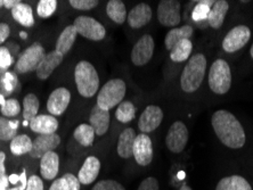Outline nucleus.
<instances>
[{
  "label": "nucleus",
  "mask_w": 253,
  "mask_h": 190,
  "mask_svg": "<svg viewBox=\"0 0 253 190\" xmlns=\"http://www.w3.org/2000/svg\"><path fill=\"white\" fill-rule=\"evenodd\" d=\"M74 80L79 94L84 98H91L99 88V76L94 65L87 61H81L74 70Z\"/></svg>",
  "instance_id": "nucleus-3"
},
{
  "label": "nucleus",
  "mask_w": 253,
  "mask_h": 190,
  "mask_svg": "<svg viewBox=\"0 0 253 190\" xmlns=\"http://www.w3.org/2000/svg\"><path fill=\"white\" fill-rule=\"evenodd\" d=\"M179 190H193V189H192L191 187H189V186H188L187 184H184L183 186H181Z\"/></svg>",
  "instance_id": "nucleus-53"
},
{
  "label": "nucleus",
  "mask_w": 253,
  "mask_h": 190,
  "mask_svg": "<svg viewBox=\"0 0 253 190\" xmlns=\"http://www.w3.org/2000/svg\"><path fill=\"white\" fill-rule=\"evenodd\" d=\"M64 56L57 53L56 50L48 53L40 63L36 73L40 80H47L51 76V73L58 68V65L63 62Z\"/></svg>",
  "instance_id": "nucleus-19"
},
{
  "label": "nucleus",
  "mask_w": 253,
  "mask_h": 190,
  "mask_svg": "<svg viewBox=\"0 0 253 190\" xmlns=\"http://www.w3.org/2000/svg\"><path fill=\"white\" fill-rule=\"evenodd\" d=\"M49 190H69L68 185L63 178L55 179L53 184H51Z\"/></svg>",
  "instance_id": "nucleus-46"
},
{
  "label": "nucleus",
  "mask_w": 253,
  "mask_h": 190,
  "mask_svg": "<svg viewBox=\"0 0 253 190\" xmlns=\"http://www.w3.org/2000/svg\"><path fill=\"white\" fill-rule=\"evenodd\" d=\"M9 178L7 176L0 177V190H8L9 186Z\"/></svg>",
  "instance_id": "nucleus-50"
},
{
  "label": "nucleus",
  "mask_w": 253,
  "mask_h": 190,
  "mask_svg": "<svg viewBox=\"0 0 253 190\" xmlns=\"http://www.w3.org/2000/svg\"><path fill=\"white\" fill-rule=\"evenodd\" d=\"M61 144V137L57 133L53 135H39L33 140V146L29 155L31 158H40L44 156L47 152H54V150L59 146Z\"/></svg>",
  "instance_id": "nucleus-14"
},
{
  "label": "nucleus",
  "mask_w": 253,
  "mask_h": 190,
  "mask_svg": "<svg viewBox=\"0 0 253 190\" xmlns=\"http://www.w3.org/2000/svg\"><path fill=\"white\" fill-rule=\"evenodd\" d=\"M106 14L114 23L124 24L126 18V9L121 0H110L106 5Z\"/></svg>",
  "instance_id": "nucleus-29"
},
{
  "label": "nucleus",
  "mask_w": 253,
  "mask_h": 190,
  "mask_svg": "<svg viewBox=\"0 0 253 190\" xmlns=\"http://www.w3.org/2000/svg\"><path fill=\"white\" fill-rule=\"evenodd\" d=\"M63 179H64L66 185H68L69 190H80L81 184H80L79 179H78V177L74 176V174L66 173L63 176Z\"/></svg>",
  "instance_id": "nucleus-43"
},
{
  "label": "nucleus",
  "mask_w": 253,
  "mask_h": 190,
  "mask_svg": "<svg viewBox=\"0 0 253 190\" xmlns=\"http://www.w3.org/2000/svg\"><path fill=\"white\" fill-rule=\"evenodd\" d=\"M16 136V130L10 126V122L5 117H0V140L12 141Z\"/></svg>",
  "instance_id": "nucleus-37"
},
{
  "label": "nucleus",
  "mask_w": 253,
  "mask_h": 190,
  "mask_svg": "<svg viewBox=\"0 0 253 190\" xmlns=\"http://www.w3.org/2000/svg\"><path fill=\"white\" fill-rule=\"evenodd\" d=\"M77 36H78V32L73 24L66 27L58 37L55 50L61 55L65 56L71 50V48L73 47V44L77 40Z\"/></svg>",
  "instance_id": "nucleus-24"
},
{
  "label": "nucleus",
  "mask_w": 253,
  "mask_h": 190,
  "mask_svg": "<svg viewBox=\"0 0 253 190\" xmlns=\"http://www.w3.org/2000/svg\"><path fill=\"white\" fill-rule=\"evenodd\" d=\"M132 156L135 157L137 164L140 166H147L153 159V144L151 138L146 133H140L136 136L135 144H133Z\"/></svg>",
  "instance_id": "nucleus-12"
},
{
  "label": "nucleus",
  "mask_w": 253,
  "mask_h": 190,
  "mask_svg": "<svg viewBox=\"0 0 253 190\" xmlns=\"http://www.w3.org/2000/svg\"><path fill=\"white\" fill-rule=\"evenodd\" d=\"M12 16L17 23H20L24 28H32L35 25V17L31 6L28 3H18L12 9Z\"/></svg>",
  "instance_id": "nucleus-26"
},
{
  "label": "nucleus",
  "mask_w": 253,
  "mask_h": 190,
  "mask_svg": "<svg viewBox=\"0 0 253 190\" xmlns=\"http://www.w3.org/2000/svg\"><path fill=\"white\" fill-rule=\"evenodd\" d=\"M5 103H6L5 97H3L1 94H0V105L3 106V105H5Z\"/></svg>",
  "instance_id": "nucleus-54"
},
{
  "label": "nucleus",
  "mask_w": 253,
  "mask_h": 190,
  "mask_svg": "<svg viewBox=\"0 0 253 190\" xmlns=\"http://www.w3.org/2000/svg\"><path fill=\"white\" fill-rule=\"evenodd\" d=\"M215 190H252V187L245 178L230 176L222 178L218 182Z\"/></svg>",
  "instance_id": "nucleus-27"
},
{
  "label": "nucleus",
  "mask_w": 253,
  "mask_h": 190,
  "mask_svg": "<svg viewBox=\"0 0 253 190\" xmlns=\"http://www.w3.org/2000/svg\"><path fill=\"white\" fill-rule=\"evenodd\" d=\"M91 190H126V188L115 180H100Z\"/></svg>",
  "instance_id": "nucleus-40"
},
{
  "label": "nucleus",
  "mask_w": 253,
  "mask_h": 190,
  "mask_svg": "<svg viewBox=\"0 0 253 190\" xmlns=\"http://www.w3.org/2000/svg\"><path fill=\"white\" fill-rule=\"evenodd\" d=\"M154 39L151 35H144L137 41L131 50V62L135 66H144L153 57Z\"/></svg>",
  "instance_id": "nucleus-11"
},
{
  "label": "nucleus",
  "mask_w": 253,
  "mask_h": 190,
  "mask_svg": "<svg viewBox=\"0 0 253 190\" xmlns=\"http://www.w3.org/2000/svg\"><path fill=\"white\" fill-rule=\"evenodd\" d=\"M193 32H194V30H193L191 25H183L181 28L171 29L170 31L167 33L166 39H165L166 48L171 51L172 50V48L176 46L178 42H180L181 40L191 39V37L193 36Z\"/></svg>",
  "instance_id": "nucleus-25"
},
{
  "label": "nucleus",
  "mask_w": 253,
  "mask_h": 190,
  "mask_svg": "<svg viewBox=\"0 0 253 190\" xmlns=\"http://www.w3.org/2000/svg\"><path fill=\"white\" fill-rule=\"evenodd\" d=\"M152 8L147 3H138L130 10L126 17L128 24L132 29H140L150 23L152 20Z\"/></svg>",
  "instance_id": "nucleus-17"
},
{
  "label": "nucleus",
  "mask_w": 253,
  "mask_h": 190,
  "mask_svg": "<svg viewBox=\"0 0 253 190\" xmlns=\"http://www.w3.org/2000/svg\"><path fill=\"white\" fill-rule=\"evenodd\" d=\"M181 3L177 0H162L158 6V20L167 28H174L181 22Z\"/></svg>",
  "instance_id": "nucleus-9"
},
{
  "label": "nucleus",
  "mask_w": 253,
  "mask_h": 190,
  "mask_svg": "<svg viewBox=\"0 0 253 190\" xmlns=\"http://www.w3.org/2000/svg\"><path fill=\"white\" fill-rule=\"evenodd\" d=\"M193 50V43L189 39L181 40L170 51V58L174 63H183L191 57Z\"/></svg>",
  "instance_id": "nucleus-28"
},
{
  "label": "nucleus",
  "mask_w": 253,
  "mask_h": 190,
  "mask_svg": "<svg viewBox=\"0 0 253 190\" xmlns=\"http://www.w3.org/2000/svg\"><path fill=\"white\" fill-rule=\"evenodd\" d=\"M136 133L131 128H126L121 132L120 137L118 140L117 152L118 155L121 158L128 159L132 157V151H133V144H135Z\"/></svg>",
  "instance_id": "nucleus-22"
},
{
  "label": "nucleus",
  "mask_w": 253,
  "mask_h": 190,
  "mask_svg": "<svg viewBox=\"0 0 253 190\" xmlns=\"http://www.w3.org/2000/svg\"><path fill=\"white\" fill-rule=\"evenodd\" d=\"M70 5L78 10H90L98 5L97 0H70Z\"/></svg>",
  "instance_id": "nucleus-41"
},
{
  "label": "nucleus",
  "mask_w": 253,
  "mask_h": 190,
  "mask_svg": "<svg viewBox=\"0 0 253 190\" xmlns=\"http://www.w3.org/2000/svg\"><path fill=\"white\" fill-rule=\"evenodd\" d=\"M100 171V161L95 156H88L78 173L80 184L88 186L91 185L97 179Z\"/></svg>",
  "instance_id": "nucleus-18"
},
{
  "label": "nucleus",
  "mask_w": 253,
  "mask_h": 190,
  "mask_svg": "<svg viewBox=\"0 0 253 190\" xmlns=\"http://www.w3.org/2000/svg\"><path fill=\"white\" fill-rule=\"evenodd\" d=\"M159 181L154 177H148L140 182L138 190H159Z\"/></svg>",
  "instance_id": "nucleus-42"
},
{
  "label": "nucleus",
  "mask_w": 253,
  "mask_h": 190,
  "mask_svg": "<svg viewBox=\"0 0 253 190\" xmlns=\"http://www.w3.org/2000/svg\"><path fill=\"white\" fill-rule=\"evenodd\" d=\"M212 128L218 139L226 147L240 150L245 145V131L235 115L228 111L219 110L214 112L211 118Z\"/></svg>",
  "instance_id": "nucleus-1"
},
{
  "label": "nucleus",
  "mask_w": 253,
  "mask_h": 190,
  "mask_svg": "<svg viewBox=\"0 0 253 190\" xmlns=\"http://www.w3.org/2000/svg\"><path fill=\"white\" fill-rule=\"evenodd\" d=\"M251 38V31L247 25H237L227 33L222 40V49L226 53H235L249 42Z\"/></svg>",
  "instance_id": "nucleus-10"
},
{
  "label": "nucleus",
  "mask_w": 253,
  "mask_h": 190,
  "mask_svg": "<svg viewBox=\"0 0 253 190\" xmlns=\"http://www.w3.org/2000/svg\"><path fill=\"white\" fill-rule=\"evenodd\" d=\"M8 178H9V182L13 185H17V182H20V177L16 176V174H12V176Z\"/></svg>",
  "instance_id": "nucleus-51"
},
{
  "label": "nucleus",
  "mask_w": 253,
  "mask_h": 190,
  "mask_svg": "<svg viewBox=\"0 0 253 190\" xmlns=\"http://www.w3.org/2000/svg\"><path fill=\"white\" fill-rule=\"evenodd\" d=\"M57 7L56 0H40L37 13L42 18H48L55 13Z\"/></svg>",
  "instance_id": "nucleus-36"
},
{
  "label": "nucleus",
  "mask_w": 253,
  "mask_h": 190,
  "mask_svg": "<svg viewBox=\"0 0 253 190\" xmlns=\"http://www.w3.org/2000/svg\"><path fill=\"white\" fill-rule=\"evenodd\" d=\"M207 58L203 54H195L188 59L180 76L181 90L187 94L195 92L206 76Z\"/></svg>",
  "instance_id": "nucleus-2"
},
{
  "label": "nucleus",
  "mask_w": 253,
  "mask_h": 190,
  "mask_svg": "<svg viewBox=\"0 0 253 190\" xmlns=\"http://www.w3.org/2000/svg\"><path fill=\"white\" fill-rule=\"evenodd\" d=\"M13 64V56L7 47H0V76L8 72Z\"/></svg>",
  "instance_id": "nucleus-39"
},
{
  "label": "nucleus",
  "mask_w": 253,
  "mask_h": 190,
  "mask_svg": "<svg viewBox=\"0 0 253 190\" xmlns=\"http://www.w3.org/2000/svg\"><path fill=\"white\" fill-rule=\"evenodd\" d=\"M71 102V94L68 89L64 87L57 88L51 92L49 98L47 100V110L50 115L58 116L62 115L68 109Z\"/></svg>",
  "instance_id": "nucleus-15"
},
{
  "label": "nucleus",
  "mask_w": 253,
  "mask_h": 190,
  "mask_svg": "<svg viewBox=\"0 0 253 190\" xmlns=\"http://www.w3.org/2000/svg\"><path fill=\"white\" fill-rule=\"evenodd\" d=\"M74 28L78 35L91 41H100L105 38L106 30L100 22L90 16H79L74 20Z\"/></svg>",
  "instance_id": "nucleus-7"
},
{
  "label": "nucleus",
  "mask_w": 253,
  "mask_h": 190,
  "mask_svg": "<svg viewBox=\"0 0 253 190\" xmlns=\"http://www.w3.org/2000/svg\"><path fill=\"white\" fill-rule=\"evenodd\" d=\"M27 185H28V180H27V172L23 171L22 174L20 176V187L13 188L12 190H25L27 189Z\"/></svg>",
  "instance_id": "nucleus-47"
},
{
  "label": "nucleus",
  "mask_w": 253,
  "mask_h": 190,
  "mask_svg": "<svg viewBox=\"0 0 253 190\" xmlns=\"http://www.w3.org/2000/svg\"><path fill=\"white\" fill-rule=\"evenodd\" d=\"M59 171V157L55 152H49L40 159V173L44 180H55Z\"/></svg>",
  "instance_id": "nucleus-21"
},
{
  "label": "nucleus",
  "mask_w": 253,
  "mask_h": 190,
  "mask_svg": "<svg viewBox=\"0 0 253 190\" xmlns=\"http://www.w3.org/2000/svg\"><path fill=\"white\" fill-rule=\"evenodd\" d=\"M189 139V132L184 122L176 121L168 130L166 137V145L173 154H180L185 150Z\"/></svg>",
  "instance_id": "nucleus-8"
},
{
  "label": "nucleus",
  "mask_w": 253,
  "mask_h": 190,
  "mask_svg": "<svg viewBox=\"0 0 253 190\" xmlns=\"http://www.w3.org/2000/svg\"><path fill=\"white\" fill-rule=\"evenodd\" d=\"M95 135L96 133L94 131V129L90 126V124L83 123V124H80L76 130H74L73 137L81 146L90 147L92 146V144H94Z\"/></svg>",
  "instance_id": "nucleus-31"
},
{
  "label": "nucleus",
  "mask_w": 253,
  "mask_h": 190,
  "mask_svg": "<svg viewBox=\"0 0 253 190\" xmlns=\"http://www.w3.org/2000/svg\"><path fill=\"white\" fill-rule=\"evenodd\" d=\"M3 7V0H0V8Z\"/></svg>",
  "instance_id": "nucleus-57"
},
{
  "label": "nucleus",
  "mask_w": 253,
  "mask_h": 190,
  "mask_svg": "<svg viewBox=\"0 0 253 190\" xmlns=\"http://www.w3.org/2000/svg\"><path fill=\"white\" fill-rule=\"evenodd\" d=\"M163 121V111L156 105H148L139 116L138 128L141 133L153 132Z\"/></svg>",
  "instance_id": "nucleus-13"
},
{
  "label": "nucleus",
  "mask_w": 253,
  "mask_h": 190,
  "mask_svg": "<svg viewBox=\"0 0 253 190\" xmlns=\"http://www.w3.org/2000/svg\"><path fill=\"white\" fill-rule=\"evenodd\" d=\"M209 87L217 95H225L232 85V72L228 63L224 59H215L209 71Z\"/></svg>",
  "instance_id": "nucleus-5"
},
{
  "label": "nucleus",
  "mask_w": 253,
  "mask_h": 190,
  "mask_svg": "<svg viewBox=\"0 0 253 190\" xmlns=\"http://www.w3.org/2000/svg\"><path fill=\"white\" fill-rule=\"evenodd\" d=\"M5 159H6V154L3 152H0V177L6 176Z\"/></svg>",
  "instance_id": "nucleus-48"
},
{
  "label": "nucleus",
  "mask_w": 253,
  "mask_h": 190,
  "mask_svg": "<svg viewBox=\"0 0 253 190\" xmlns=\"http://www.w3.org/2000/svg\"><path fill=\"white\" fill-rule=\"evenodd\" d=\"M8 190H12V189H8Z\"/></svg>",
  "instance_id": "nucleus-58"
},
{
  "label": "nucleus",
  "mask_w": 253,
  "mask_h": 190,
  "mask_svg": "<svg viewBox=\"0 0 253 190\" xmlns=\"http://www.w3.org/2000/svg\"><path fill=\"white\" fill-rule=\"evenodd\" d=\"M18 83L17 77L12 72H7L0 76V90L1 95L5 97L6 95H10L15 90Z\"/></svg>",
  "instance_id": "nucleus-34"
},
{
  "label": "nucleus",
  "mask_w": 253,
  "mask_h": 190,
  "mask_svg": "<svg viewBox=\"0 0 253 190\" xmlns=\"http://www.w3.org/2000/svg\"><path fill=\"white\" fill-rule=\"evenodd\" d=\"M229 9L228 2L225 0H218L211 7L209 16H208V23L212 29H220L224 24L227 12Z\"/></svg>",
  "instance_id": "nucleus-23"
},
{
  "label": "nucleus",
  "mask_w": 253,
  "mask_h": 190,
  "mask_svg": "<svg viewBox=\"0 0 253 190\" xmlns=\"http://www.w3.org/2000/svg\"><path fill=\"white\" fill-rule=\"evenodd\" d=\"M89 122H90V126L94 129L96 135L99 137L104 136L110 128V112L99 109L96 105L90 112Z\"/></svg>",
  "instance_id": "nucleus-20"
},
{
  "label": "nucleus",
  "mask_w": 253,
  "mask_h": 190,
  "mask_svg": "<svg viewBox=\"0 0 253 190\" xmlns=\"http://www.w3.org/2000/svg\"><path fill=\"white\" fill-rule=\"evenodd\" d=\"M25 190H43V182L42 178L36 176V174L30 177L28 179V185Z\"/></svg>",
  "instance_id": "nucleus-44"
},
{
  "label": "nucleus",
  "mask_w": 253,
  "mask_h": 190,
  "mask_svg": "<svg viewBox=\"0 0 253 190\" xmlns=\"http://www.w3.org/2000/svg\"><path fill=\"white\" fill-rule=\"evenodd\" d=\"M214 2L215 1H213V0H210V1L209 0H208V1H200L195 6L194 10H193V14H192L193 20L195 22L207 20L208 16H209L211 7L213 6Z\"/></svg>",
  "instance_id": "nucleus-35"
},
{
  "label": "nucleus",
  "mask_w": 253,
  "mask_h": 190,
  "mask_svg": "<svg viewBox=\"0 0 253 190\" xmlns=\"http://www.w3.org/2000/svg\"><path fill=\"white\" fill-rule=\"evenodd\" d=\"M22 1H20V0H3V7L7 9H13L14 7H16Z\"/></svg>",
  "instance_id": "nucleus-49"
},
{
  "label": "nucleus",
  "mask_w": 253,
  "mask_h": 190,
  "mask_svg": "<svg viewBox=\"0 0 253 190\" xmlns=\"http://www.w3.org/2000/svg\"><path fill=\"white\" fill-rule=\"evenodd\" d=\"M250 54H251V57L253 59V44H252V47H251V49H250Z\"/></svg>",
  "instance_id": "nucleus-56"
},
{
  "label": "nucleus",
  "mask_w": 253,
  "mask_h": 190,
  "mask_svg": "<svg viewBox=\"0 0 253 190\" xmlns=\"http://www.w3.org/2000/svg\"><path fill=\"white\" fill-rule=\"evenodd\" d=\"M9 122H10V126H12L14 130H17V128H18V121H9Z\"/></svg>",
  "instance_id": "nucleus-52"
},
{
  "label": "nucleus",
  "mask_w": 253,
  "mask_h": 190,
  "mask_svg": "<svg viewBox=\"0 0 253 190\" xmlns=\"http://www.w3.org/2000/svg\"><path fill=\"white\" fill-rule=\"evenodd\" d=\"M136 116V107L131 102H122L115 111V118L121 123L131 122Z\"/></svg>",
  "instance_id": "nucleus-33"
},
{
  "label": "nucleus",
  "mask_w": 253,
  "mask_h": 190,
  "mask_svg": "<svg viewBox=\"0 0 253 190\" xmlns=\"http://www.w3.org/2000/svg\"><path fill=\"white\" fill-rule=\"evenodd\" d=\"M1 113L3 116L14 117L17 116L21 113V105L18 103V100L14 98H9L6 100L5 105L1 106Z\"/></svg>",
  "instance_id": "nucleus-38"
},
{
  "label": "nucleus",
  "mask_w": 253,
  "mask_h": 190,
  "mask_svg": "<svg viewBox=\"0 0 253 190\" xmlns=\"http://www.w3.org/2000/svg\"><path fill=\"white\" fill-rule=\"evenodd\" d=\"M33 140L27 135L16 136L10 141V152L15 156H22L29 154L32 150Z\"/></svg>",
  "instance_id": "nucleus-30"
},
{
  "label": "nucleus",
  "mask_w": 253,
  "mask_h": 190,
  "mask_svg": "<svg viewBox=\"0 0 253 190\" xmlns=\"http://www.w3.org/2000/svg\"><path fill=\"white\" fill-rule=\"evenodd\" d=\"M21 37H22V38H23V39H25V38H27V37H28V35H27V33L22 32V33H21Z\"/></svg>",
  "instance_id": "nucleus-55"
},
{
  "label": "nucleus",
  "mask_w": 253,
  "mask_h": 190,
  "mask_svg": "<svg viewBox=\"0 0 253 190\" xmlns=\"http://www.w3.org/2000/svg\"><path fill=\"white\" fill-rule=\"evenodd\" d=\"M39 99L33 94H29L23 99V118L24 121L30 122L38 115Z\"/></svg>",
  "instance_id": "nucleus-32"
},
{
  "label": "nucleus",
  "mask_w": 253,
  "mask_h": 190,
  "mask_svg": "<svg viewBox=\"0 0 253 190\" xmlns=\"http://www.w3.org/2000/svg\"><path fill=\"white\" fill-rule=\"evenodd\" d=\"M126 92V85L124 80L112 79L106 82L97 95V106L104 111L110 112L115 106L120 105Z\"/></svg>",
  "instance_id": "nucleus-4"
},
{
  "label": "nucleus",
  "mask_w": 253,
  "mask_h": 190,
  "mask_svg": "<svg viewBox=\"0 0 253 190\" xmlns=\"http://www.w3.org/2000/svg\"><path fill=\"white\" fill-rule=\"evenodd\" d=\"M10 35V28L8 24L6 23H0V44L8 39Z\"/></svg>",
  "instance_id": "nucleus-45"
},
{
  "label": "nucleus",
  "mask_w": 253,
  "mask_h": 190,
  "mask_svg": "<svg viewBox=\"0 0 253 190\" xmlns=\"http://www.w3.org/2000/svg\"><path fill=\"white\" fill-rule=\"evenodd\" d=\"M44 49L42 44L36 42L27 48L15 63V72L17 74L30 73L37 71L40 63L44 58Z\"/></svg>",
  "instance_id": "nucleus-6"
},
{
  "label": "nucleus",
  "mask_w": 253,
  "mask_h": 190,
  "mask_svg": "<svg viewBox=\"0 0 253 190\" xmlns=\"http://www.w3.org/2000/svg\"><path fill=\"white\" fill-rule=\"evenodd\" d=\"M29 125L33 132L39 135H53L56 133L58 129V121L53 115L40 114L32 118L29 122Z\"/></svg>",
  "instance_id": "nucleus-16"
}]
</instances>
